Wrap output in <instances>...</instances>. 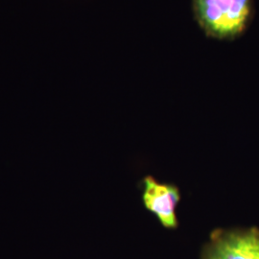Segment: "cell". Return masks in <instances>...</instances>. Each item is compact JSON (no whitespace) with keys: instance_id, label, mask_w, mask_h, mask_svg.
I'll list each match as a JSON object with an SVG mask.
<instances>
[{"instance_id":"1","label":"cell","mask_w":259,"mask_h":259,"mask_svg":"<svg viewBox=\"0 0 259 259\" xmlns=\"http://www.w3.org/2000/svg\"><path fill=\"white\" fill-rule=\"evenodd\" d=\"M193 10L200 27L207 36L231 39L248 26L252 0H193Z\"/></svg>"},{"instance_id":"2","label":"cell","mask_w":259,"mask_h":259,"mask_svg":"<svg viewBox=\"0 0 259 259\" xmlns=\"http://www.w3.org/2000/svg\"><path fill=\"white\" fill-rule=\"evenodd\" d=\"M206 259H259V233L229 232L213 238Z\"/></svg>"},{"instance_id":"3","label":"cell","mask_w":259,"mask_h":259,"mask_svg":"<svg viewBox=\"0 0 259 259\" xmlns=\"http://www.w3.org/2000/svg\"><path fill=\"white\" fill-rule=\"evenodd\" d=\"M180 200L176 186L158 184L153 178L144 180L143 202L145 206L155 213L160 223L166 228L177 227L175 208Z\"/></svg>"}]
</instances>
